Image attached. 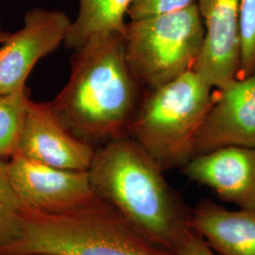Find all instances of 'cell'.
<instances>
[{
  "label": "cell",
  "instance_id": "19",
  "mask_svg": "<svg viewBox=\"0 0 255 255\" xmlns=\"http://www.w3.org/2000/svg\"><path fill=\"white\" fill-rule=\"evenodd\" d=\"M7 34H8V32H5V31L2 29L1 24H0V44L3 42V40L5 39V37H6Z\"/></svg>",
  "mask_w": 255,
  "mask_h": 255
},
{
  "label": "cell",
  "instance_id": "6",
  "mask_svg": "<svg viewBox=\"0 0 255 255\" xmlns=\"http://www.w3.org/2000/svg\"><path fill=\"white\" fill-rule=\"evenodd\" d=\"M71 23L61 10H27L23 27L8 32L0 44V94L25 87L37 63L64 44Z\"/></svg>",
  "mask_w": 255,
  "mask_h": 255
},
{
  "label": "cell",
  "instance_id": "10",
  "mask_svg": "<svg viewBox=\"0 0 255 255\" xmlns=\"http://www.w3.org/2000/svg\"><path fill=\"white\" fill-rule=\"evenodd\" d=\"M17 152L40 164L87 171L95 148L62 125L55 117L50 102L30 100Z\"/></svg>",
  "mask_w": 255,
  "mask_h": 255
},
{
  "label": "cell",
  "instance_id": "15",
  "mask_svg": "<svg viewBox=\"0 0 255 255\" xmlns=\"http://www.w3.org/2000/svg\"><path fill=\"white\" fill-rule=\"evenodd\" d=\"M24 205L9 179L7 160L0 159V249L20 234Z\"/></svg>",
  "mask_w": 255,
  "mask_h": 255
},
{
  "label": "cell",
  "instance_id": "5",
  "mask_svg": "<svg viewBox=\"0 0 255 255\" xmlns=\"http://www.w3.org/2000/svg\"><path fill=\"white\" fill-rule=\"evenodd\" d=\"M203 41V21L195 3L172 13L130 20L124 46L131 73L152 90L193 69Z\"/></svg>",
  "mask_w": 255,
  "mask_h": 255
},
{
  "label": "cell",
  "instance_id": "1",
  "mask_svg": "<svg viewBox=\"0 0 255 255\" xmlns=\"http://www.w3.org/2000/svg\"><path fill=\"white\" fill-rule=\"evenodd\" d=\"M97 196L155 245L175 254L190 233V210L164 169L128 134L95 149L87 170Z\"/></svg>",
  "mask_w": 255,
  "mask_h": 255
},
{
  "label": "cell",
  "instance_id": "16",
  "mask_svg": "<svg viewBox=\"0 0 255 255\" xmlns=\"http://www.w3.org/2000/svg\"><path fill=\"white\" fill-rule=\"evenodd\" d=\"M239 41L238 78H245L255 71V0H240Z\"/></svg>",
  "mask_w": 255,
  "mask_h": 255
},
{
  "label": "cell",
  "instance_id": "12",
  "mask_svg": "<svg viewBox=\"0 0 255 255\" xmlns=\"http://www.w3.org/2000/svg\"><path fill=\"white\" fill-rule=\"evenodd\" d=\"M190 226L221 255H255V212L229 210L210 200L190 210Z\"/></svg>",
  "mask_w": 255,
  "mask_h": 255
},
{
  "label": "cell",
  "instance_id": "8",
  "mask_svg": "<svg viewBox=\"0 0 255 255\" xmlns=\"http://www.w3.org/2000/svg\"><path fill=\"white\" fill-rule=\"evenodd\" d=\"M217 90L194 156L226 146L255 147V71Z\"/></svg>",
  "mask_w": 255,
  "mask_h": 255
},
{
  "label": "cell",
  "instance_id": "14",
  "mask_svg": "<svg viewBox=\"0 0 255 255\" xmlns=\"http://www.w3.org/2000/svg\"><path fill=\"white\" fill-rule=\"evenodd\" d=\"M29 101L27 86L0 94V159L9 160L17 152Z\"/></svg>",
  "mask_w": 255,
  "mask_h": 255
},
{
  "label": "cell",
  "instance_id": "2",
  "mask_svg": "<svg viewBox=\"0 0 255 255\" xmlns=\"http://www.w3.org/2000/svg\"><path fill=\"white\" fill-rule=\"evenodd\" d=\"M124 36L101 37L75 50L69 80L50 102L62 125L91 146L127 134L140 103Z\"/></svg>",
  "mask_w": 255,
  "mask_h": 255
},
{
  "label": "cell",
  "instance_id": "13",
  "mask_svg": "<svg viewBox=\"0 0 255 255\" xmlns=\"http://www.w3.org/2000/svg\"><path fill=\"white\" fill-rule=\"evenodd\" d=\"M79 12L72 21L64 45L74 51L92 40L125 35L126 17L132 0H78Z\"/></svg>",
  "mask_w": 255,
  "mask_h": 255
},
{
  "label": "cell",
  "instance_id": "4",
  "mask_svg": "<svg viewBox=\"0 0 255 255\" xmlns=\"http://www.w3.org/2000/svg\"><path fill=\"white\" fill-rule=\"evenodd\" d=\"M213 90L193 69L148 90L128 127V135L164 171L185 165L194 157L196 138L214 100Z\"/></svg>",
  "mask_w": 255,
  "mask_h": 255
},
{
  "label": "cell",
  "instance_id": "18",
  "mask_svg": "<svg viewBox=\"0 0 255 255\" xmlns=\"http://www.w3.org/2000/svg\"><path fill=\"white\" fill-rule=\"evenodd\" d=\"M176 255H218L202 237L191 229L182 244L175 252Z\"/></svg>",
  "mask_w": 255,
  "mask_h": 255
},
{
  "label": "cell",
  "instance_id": "3",
  "mask_svg": "<svg viewBox=\"0 0 255 255\" xmlns=\"http://www.w3.org/2000/svg\"><path fill=\"white\" fill-rule=\"evenodd\" d=\"M0 255H176L162 249L108 202L49 214L24 206L18 237Z\"/></svg>",
  "mask_w": 255,
  "mask_h": 255
},
{
  "label": "cell",
  "instance_id": "9",
  "mask_svg": "<svg viewBox=\"0 0 255 255\" xmlns=\"http://www.w3.org/2000/svg\"><path fill=\"white\" fill-rule=\"evenodd\" d=\"M204 41L193 70L216 88L236 81L240 68V0H197Z\"/></svg>",
  "mask_w": 255,
  "mask_h": 255
},
{
  "label": "cell",
  "instance_id": "7",
  "mask_svg": "<svg viewBox=\"0 0 255 255\" xmlns=\"http://www.w3.org/2000/svg\"><path fill=\"white\" fill-rule=\"evenodd\" d=\"M9 179L23 205L57 214L76 209L97 195L88 171L68 170L40 164L16 152L7 160Z\"/></svg>",
  "mask_w": 255,
  "mask_h": 255
},
{
  "label": "cell",
  "instance_id": "17",
  "mask_svg": "<svg viewBox=\"0 0 255 255\" xmlns=\"http://www.w3.org/2000/svg\"><path fill=\"white\" fill-rule=\"evenodd\" d=\"M197 0H132L128 11L130 20L172 13L194 5Z\"/></svg>",
  "mask_w": 255,
  "mask_h": 255
},
{
  "label": "cell",
  "instance_id": "11",
  "mask_svg": "<svg viewBox=\"0 0 255 255\" xmlns=\"http://www.w3.org/2000/svg\"><path fill=\"white\" fill-rule=\"evenodd\" d=\"M183 171L220 200L255 212V147L226 146L196 155Z\"/></svg>",
  "mask_w": 255,
  "mask_h": 255
}]
</instances>
